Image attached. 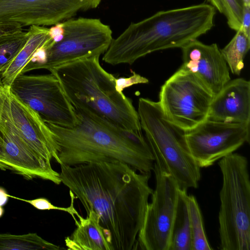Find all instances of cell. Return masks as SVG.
Segmentation results:
<instances>
[{"instance_id":"2e32d148","label":"cell","mask_w":250,"mask_h":250,"mask_svg":"<svg viewBox=\"0 0 250 250\" xmlns=\"http://www.w3.org/2000/svg\"><path fill=\"white\" fill-rule=\"evenodd\" d=\"M207 119L250 125V81L236 78L228 82L214 95Z\"/></svg>"},{"instance_id":"ffe728a7","label":"cell","mask_w":250,"mask_h":250,"mask_svg":"<svg viewBox=\"0 0 250 250\" xmlns=\"http://www.w3.org/2000/svg\"><path fill=\"white\" fill-rule=\"evenodd\" d=\"M250 48V37L239 29L229 42L220 49L223 57L233 74H240L244 68L245 57Z\"/></svg>"},{"instance_id":"7a4b0ae2","label":"cell","mask_w":250,"mask_h":250,"mask_svg":"<svg viewBox=\"0 0 250 250\" xmlns=\"http://www.w3.org/2000/svg\"><path fill=\"white\" fill-rule=\"evenodd\" d=\"M75 110L78 121L74 126L46 123L57 145L60 165L120 162L142 173L153 170L154 157L143 134L122 129L89 112Z\"/></svg>"},{"instance_id":"3957f363","label":"cell","mask_w":250,"mask_h":250,"mask_svg":"<svg viewBox=\"0 0 250 250\" xmlns=\"http://www.w3.org/2000/svg\"><path fill=\"white\" fill-rule=\"evenodd\" d=\"M215 14V8L205 3L159 11L131 23L113 39L103 60L113 65H131L154 52L181 48L212 28Z\"/></svg>"},{"instance_id":"83f0119b","label":"cell","mask_w":250,"mask_h":250,"mask_svg":"<svg viewBox=\"0 0 250 250\" xmlns=\"http://www.w3.org/2000/svg\"><path fill=\"white\" fill-rule=\"evenodd\" d=\"M250 37V6H244L240 29Z\"/></svg>"},{"instance_id":"4dcf8cb0","label":"cell","mask_w":250,"mask_h":250,"mask_svg":"<svg viewBox=\"0 0 250 250\" xmlns=\"http://www.w3.org/2000/svg\"><path fill=\"white\" fill-rule=\"evenodd\" d=\"M9 195L6 191L0 187V206H3L8 201Z\"/></svg>"},{"instance_id":"cb8c5ba5","label":"cell","mask_w":250,"mask_h":250,"mask_svg":"<svg viewBox=\"0 0 250 250\" xmlns=\"http://www.w3.org/2000/svg\"><path fill=\"white\" fill-rule=\"evenodd\" d=\"M226 18L230 28L236 31L241 26L244 4L241 0H207Z\"/></svg>"},{"instance_id":"9c48e42d","label":"cell","mask_w":250,"mask_h":250,"mask_svg":"<svg viewBox=\"0 0 250 250\" xmlns=\"http://www.w3.org/2000/svg\"><path fill=\"white\" fill-rule=\"evenodd\" d=\"M9 88L20 100L35 111L46 123L72 127L78 120L57 78L46 74H21Z\"/></svg>"},{"instance_id":"1f68e13d","label":"cell","mask_w":250,"mask_h":250,"mask_svg":"<svg viewBox=\"0 0 250 250\" xmlns=\"http://www.w3.org/2000/svg\"><path fill=\"white\" fill-rule=\"evenodd\" d=\"M244 6H250V0H241Z\"/></svg>"},{"instance_id":"f546056e","label":"cell","mask_w":250,"mask_h":250,"mask_svg":"<svg viewBox=\"0 0 250 250\" xmlns=\"http://www.w3.org/2000/svg\"><path fill=\"white\" fill-rule=\"evenodd\" d=\"M22 28L10 25H0V38L17 32Z\"/></svg>"},{"instance_id":"603a6c76","label":"cell","mask_w":250,"mask_h":250,"mask_svg":"<svg viewBox=\"0 0 250 250\" xmlns=\"http://www.w3.org/2000/svg\"><path fill=\"white\" fill-rule=\"evenodd\" d=\"M28 31L23 29L0 38V73L16 57L26 43Z\"/></svg>"},{"instance_id":"44dd1931","label":"cell","mask_w":250,"mask_h":250,"mask_svg":"<svg viewBox=\"0 0 250 250\" xmlns=\"http://www.w3.org/2000/svg\"><path fill=\"white\" fill-rule=\"evenodd\" d=\"M61 248L35 233L23 235L0 233V250H58Z\"/></svg>"},{"instance_id":"d6986e66","label":"cell","mask_w":250,"mask_h":250,"mask_svg":"<svg viewBox=\"0 0 250 250\" xmlns=\"http://www.w3.org/2000/svg\"><path fill=\"white\" fill-rule=\"evenodd\" d=\"M187 190L179 188L168 250H190L191 236Z\"/></svg>"},{"instance_id":"9a60e30c","label":"cell","mask_w":250,"mask_h":250,"mask_svg":"<svg viewBox=\"0 0 250 250\" xmlns=\"http://www.w3.org/2000/svg\"><path fill=\"white\" fill-rule=\"evenodd\" d=\"M182 68L194 74L215 95L230 80L229 68L217 44L194 39L182 48Z\"/></svg>"},{"instance_id":"4fadbf2b","label":"cell","mask_w":250,"mask_h":250,"mask_svg":"<svg viewBox=\"0 0 250 250\" xmlns=\"http://www.w3.org/2000/svg\"><path fill=\"white\" fill-rule=\"evenodd\" d=\"M0 168L10 170L28 179L40 178L60 184V173L50 162L31 150L0 119Z\"/></svg>"},{"instance_id":"d4e9b609","label":"cell","mask_w":250,"mask_h":250,"mask_svg":"<svg viewBox=\"0 0 250 250\" xmlns=\"http://www.w3.org/2000/svg\"><path fill=\"white\" fill-rule=\"evenodd\" d=\"M69 194L71 198V203L70 206L66 208L55 206L53 205L48 199L45 198H39L33 200H25L18 198H16L26 202L35 208L40 210L57 209L69 213L73 217L74 220L75 221L77 220L75 217V215L76 216L78 213L74 207V200L76 198V197L70 190Z\"/></svg>"},{"instance_id":"d6a6232c","label":"cell","mask_w":250,"mask_h":250,"mask_svg":"<svg viewBox=\"0 0 250 250\" xmlns=\"http://www.w3.org/2000/svg\"><path fill=\"white\" fill-rule=\"evenodd\" d=\"M4 213V209L0 206V218L3 215Z\"/></svg>"},{"instance_id":"5b68a950","label":"cell","mask_w":250,"mask_h":250,"mask_svg":"<svg viewBox=\"0 0 250 250\" xmlns=\"http://www.w3.org/2000/svg\"><path fill=\"white\" fill-rule=\"evenodd\" d=\"M137 112L154 163L172 177L180 189L197 188L201 168L189 151L185 130L165 117L158 102L140 98Z\"/></svg>"},{"instance_id":"4316f807","label":"cell","mask_w":250,"mask_h":250,"mask_svg":"<svg viewBox=\"0 0 250 250\" xmlns=\"http://www.w3.org/2000/svg\"><path fill=\"white\" fill-rule=\"evenodd\" d=\"M74 7L78 12L85 11L97 8L102 0H62Z\"/></svg>"},{"instance_id":"30bf717a","label":"cell","mask_w":250,"mask_h":250,"mask_svg":"<svg viewBox=\"0 0 250 250\" xmlns=\"http://www.w3.org/2000/svg\"><path fill=\"white\" fill-rule=\"evenodd\" d=\"M155 188L151 195L134 250H168L179 188L172 177L154 164Z\"/></svg>"},{"instance_id":"ac0fdd59","label":"cell","mask_w":250,"mask_h":250,"mask_svg":"<svg viewBox=\"0 0 250 250\" xmlns=\"http://www.w3.org/2000/svg\"><path fill=\"white\" fill-rule=\"evenodd\" d=\"M75 221L76 229L65 238V245L69 250H111L97 214L93 211L87 212L85 218L79 213Z\"/></svg>"},{"instance_id":"8fae6325","label":"cell","mask_w":250,"mask_h":250,"mask_svg":"<svg viewBox=\"0 0 250 250\" xmlns=\"http://www.w3.org/2000/svg\"><path fill=\"white\" fill-rule=\"evenodd\" d=\"M0 119L33 152L48 162H58L57 147L53 133L33 109L0 83Z\"/></svg>"},{"instance_id":"e0dca14e","label":"cell","mask_w":250,"mask_h":250,"mask_svg":"<svg viewBox=\"0 0 250 250\" xmlns=\"http://www.w3.org/2000/svg\"><path fill=\"white\" fill-rule=\"evenodd\" d=\"M29 38L16 57L0 73V83L9 87L15 79L22 74L25 67L33 62L38 51L47 47L53 40L49 34V28L31 25L28 30Z\"/></svg>"},{"instance_id":"6da1fadb","label":"cell","mask_w":250,"mask_h":250,"mask_svg":"<svg viewBox=\"0 0 250 250\" xmlns=\"http://www.w3.org/2000/svg\"><path fill=\"white\" fill-rule=\"evenodd\" d=\"M60 166L61 182L97 214L111 250H134L153 192L151 173L120 162Z\"/></svg>"},{"instance_id":"52a82bcc","label":"cell","mask_w":250,"mask_h":250,"mask_svg":"<svg viewBox=\"0 0 250 250\" xmlns=\"http://www.w3.org/2000/svg\"><path fill=\"white\" fill-rule=\"evenodd\" d=\"M62 22V38L57 42L52 41L46 48L42 60L29 63L22 74L41 69L50 71L77 60L100 56L107 50L113 39L110 26L99 19L70 18Z\"/></svg>"},{"instance_id":"7c38bea8","label":"cell","mask_w":250,"mask_h":250,"mask_svg":"<svg viewBox=\"0 0 250 250\" xmlns=\"http://www.w3.org/2000/svg\"><path fill=\"white\" fill-rule=\"evenodd\" d=\"M189 151L200 168L208 167L250 141V125L206 119L185 131Z\"/></svg>"},{"instance_id":"277c9868","label":"cell","mask_w":250,"mask_h":250,"mask_svg":"<svg viewBox=\"0 0 250 250\" xmlns=\"http://www.w3.org/2000/svg\"><path fill=\"white\" fill-rule=\"evenodd\" d=\"M99 58L77 60L49 71L58 79L74 109L89 112L122 129L143 134L131 99L116 90V78L101 66Z\"/></svg>"},{"instance_id":"836d02e7","label":"cell","mask_w":250,"mask_h":250,"mask_svg":"<svg viewBox=\"0 0 250 250\" xmlns=\"http://www.w3.org/2000/svg\"></svg>"},{"instance_id":"f1b7e54d","label":"cell","mask_w":250,"mask_h":250,"mask_svg":"<svg viewBox=\"0 0 250 250\" xmlns=\"http://www.w3.org/2000/svg\"><path fill=\"white\" fill-rule=\"evenodd\" d=\"M63 34V27L62 22H59L49 28V34L53 42L59 41L62 37Z\"/></svg>"},{"instance_id":"ba28073f","label":"cell","mask_w":250,"mask_h":250,"mask_svg":"<svg viewBox=\"0 0 250 250\" xmlns=\"http://www.w3.org/2000/svg\"><path fill=\"white\" fill-rule=\"evenodd\" d=\"M214 96L194 74L180 67L162 85L158 102L165 117L186 131L207 119Z\"/></svg>"},{"instance_id":"484cf974","label":"cell","mask_w":250,"mask_h":250,"mask_svg":"<svg viewBox=\"0 0 250 250\" xmlns=\"http://www.w3.org/2000/svg\"><path fill=\"white\" fill-rule=\"evenodd\" d=\"M132 75L129 77L116 78L115 87L118 92L123 93L125 89L133 85L148 83L149 81L146 78L136 73L134 71H132Z\"/></svg>"},{"instance_id":"5bb4252c","label":"cell","mask_w":250,"mask_h":250,"mask_svg":"<svg viewBox=\"0 0 250 250\" xmlns=\"http://www.w3.org/2000/svg\"><path fill=\"white\" fill-rule=\"evenodd\" d=\"M77 13L62 0H0V25H53Z\"/></svg>"},{"instance_id":"7402d4cb","label":"cell","mask_w":250,"mask_h":250,"mask_svg":"<svg viewBox=\"0 0 250 250\" xmlns=\"http://www.w3.org/2000/svg\"><path fill=\"white\" fill-rule=\"evenodd\" d=\"M191 236L190 250H212L208 243L200 208L195 196L187 195Z\"/></svg>"},{"instance_id":"8992f818","label":"cell","mask_w":250,"mask_h":250,"mask_svg":"<svg viewBox=\"0 0 250 250\" xmlns=\"http://www.w3.org/2000/svg\"><path fill=\"white\" fill-rule=\"evenodd\" d=\"M220 249L250 250V178L246 157L231 153L219 160Z\"/></svg>"}]
</instances>
